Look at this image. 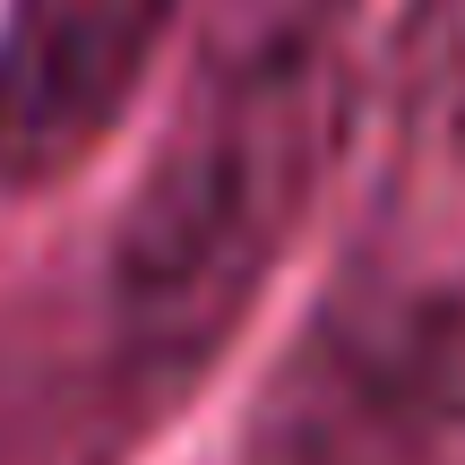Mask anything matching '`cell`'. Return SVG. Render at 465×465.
<instances>
[{"mask_svg": "<svg viewBox=\"0 0 465 465\" xmlns=\"http://www.w3.org/2000/svg\"><path fill=\"white\" fill-rule=\"evenodd\" d=\"M362 121L353 0H224L95 250L78 345L26 414V465H104L216 371Z\"/></svg>", "mask_w": 465, "mask_h": 465, "instance_id": "6da1fadb", "label": "cell"}, {"mask_svg": "<svg viewBox=\"0 0 465 465\" xmlns=\"http://www.w3.org/2000/svg\"><path fill=\"white\" fill-rule=\"evenodd\" d=\"M465 449V259H371L267 380L242 465H440Z\"/></svg>", "mask_w": 465, "mask_h": 465, "instance_id": "7a4b0ae2", "label": "cell"}, {"mask_svg": "<svg viewBox=\"0 0 465 465\" xmlns=\"http://www.w3.org/2000/svg\"><path fill=\"white\" fill-rule=\"evenodd\" d=\"M190 0H9L0 9V190H52L121 130Z\"/></svg>", "mask_w": 465, "mask_h": 465, "instance_id": "3957f363", "label": "cell"}, {"mask_svg": "<svg viewBox=\"0 0 465 465\" xmlns=\"http://www.w3.org/2000/svg\"><path fill=\"white\" fill-rule=\"evenodd\" d=\"M380 130V190L465 182V0H414L388 26L380 61H362V121Z\"/></svg>", "mask_w": 465, "mask_h": 465, "instance_id": "277c9868", "label": "cell"}]
</instances>
